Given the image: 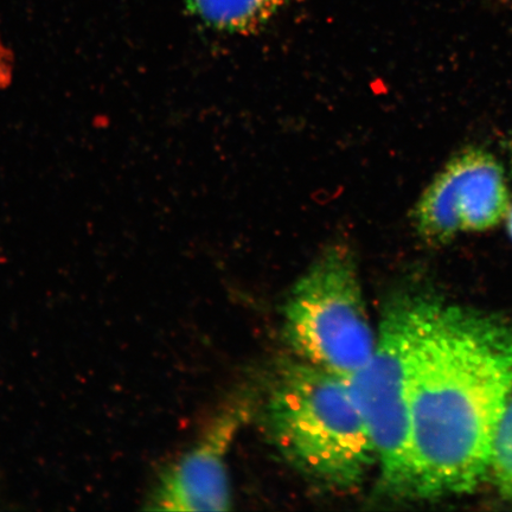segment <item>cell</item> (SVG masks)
<instances>
[{
  "label": "cell",
  "mask_w": 512,
  "mask_h": 512,
  "mask_svg": "<svg viewBox=\"0 0 512 512\" xmlns=\"http://www.w3.org/2000/svg\"><path fill=\"white\" fill-rule=\"evenodd\" d=\"M511 393V320L419 299L411 357L415 497L470 494L484 482Z\"/></svg>",
  "instance_id": "1"
},
{
  "label": "cell",
  "mask_w": 512,
  "mask_h": 512,
  "mask_svg": "<svg viewBox=\"0 0 512 512\" xmlns=\"http://www.w3.org/2000/svg\"><path fill=\"white\" fill-rule=\"evenodd\" d=\"M265 420L281 457L324 488L355 489L376 463L349 380L328 370L300 360L286 364L268 396Z\"/></svg>",
  "instance_id": "2"
},
{
  "label": "cell",
  "mask_w": 512,
  "mask_h": 512,
  "mask_svg": "<svg viewBox=\"0 0 512 512\" xmlns=\"http://www.w3.org/2000/svg\"><path fill=\"white\" fill-rule=\"evenodd\" d=\"M285 338L300 361L350 379L376 344L355 255L344 243L326 247L292 287Z\"/></svg>",
  "instance_id": "3"
},
{
  "label": "cell",
  "mask_w": 512,
  "mask_h": 512,
  "mask_svg": "<svg viewBox=\"0 0 512 512\" xmlns=\"http://www.w3.org/2000/svg\"><path fill=\"white\" fill-rule=\"evenodd\" d=\"M418 303L399 298L387 305L373 355L349 379L380 464L381 488L399 497L414 496L411 357Z\"/></svg>",
  "instance_id": "4"
},
{
  "label": "cell",
  "mask_w": 512,
  "mask_h": 512,
  "mask_svg": "<svg viewBox=\"0 0 512 512\" xmlns=\"http://www.w3.org/2000/svg\"><path fill=\"white\" fill-rule=\"evenodd\" d=\"M507 178L494 155L469 147L448 160L420 196L413 221L422 240L447 245L459 233L486 232L510 208Z\"/></svg>",
  "instance_id": "5"
},
{
  "label": "cell",
  "mask_w": 512,
  "mask_h": 512,
  "mask_svg": "<svg viewBox=\"0 0 512 512\" xmlns=\"http://www.w3.org/2000/svg\"><path fill=\"white\" fill-rule=\"evenodd\" d=\"M249 416L246 402H236L211 422L197 444L160 477L151 509L227 511L232 508L228 454Z\"/></svg>",
  "instance_id": "6"
},
{
  "label": "cell",
  "mask_w": 512,
  "mask_h": 512,
  "mask_svg": "<svg viewBox=\"0 0 512 512\" xmlns=\"http://www.w3.org/2000/svg\"><path fill=\"white\" fill-rule=\"evenodd\" d=\"M188 10L208 27L236 35L262 29L287 0H185Z\"/></svg>",
  "instance_id": "7"
},
{
  "label": "cell",
  "mask_w": 512,
  "mask_h": 512,
  "mask_svg": "<svg viewBox=\"0 0 512 512\" xmlns=\"http://www.w3.org/2000/svg\"><path fill=\"white\" fill-rule=\"evenodd\" d=\"M490 475L499 492L512 499V393L498 427Z\"/></svg>",
  "instance_id": "8"
},
{
  "label": "cell",
  "mask_w": 512,
  "mask_h": 512,
  "mask_svg": "<svg viewBox=\"0 0 512 512\" xmlns=\"http://www.w3.org/2000/svg\"><path fill=\"white\" fill-rule=\"evenodd\" d=\"M505 227H507V232L509 235L510 240L512 241V201L510 204V208L508 210L507 216H505Z\"/></svg>",
  "instance_id": "9"
},
{
  "label": "cell",
  "mask_w": 512,
  "mask_h": 512,
  "mask_svg": "<svg viewBox=\"0 0 512 512\" xmlns=\"http://www.w3.org/2000/svg\"><path fill=\"white\" fill-rule=\"evenodd\" d=\"M505 150H507V156L509 159L510 168L512 170V132L507 140V146H505Z\"/></svg>",
  "instance_id": "10"
}]
</instances>
